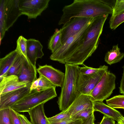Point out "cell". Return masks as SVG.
I'll list each match as a JSON object with an SVG mask.
<instances>
[{"label":"cell","mask_w":124,"mask_h":124,"mask_svg":"<svg viewBox=\"0 0 124 124\" xmlns=\"http://www.w3.org/2000/svg\"><path fill=\"white\" fill-rule=\"evenodd\" d=\"M58 23L63 25L75 17L93 18L112 13V8L104 0H74L71 4L65 6Z\"/></svg>","instance_id":"6da1fadb"},{"label":"cell","mask_w":124,"mask_h":124,"mask_svg":"<svg viewBox=\"0 0 124 124\" xmlns=\"http://www.w3.org/2000/svg\"><path fill=\"white\" fill-rule=\"evenodd\" d=\"M108 15H104L94 18L90 25L82 47L66 59L64 61L65 63L77 65H82L91 56L98 46L104 25Z\"/></svg>","instance_id":"7a4b0ae2"},{"label":"cell","mask_w":124,"mask_h":124,"mask_svg":"<svg viewBox=\"0 0 124 124\" xmlns=\"http://www.w3.org/2000/svg\"><path fill=\"white\" fill-rule=\"evenodd\" d=\"M65 77L57 101L60 110L62 111L67 108L81 94L78 91L76 86L79 67L65 63Z\"/></svg>","instance_id":"3957f363"},{"label":"cell","mask_w":124,"mask_h":124,"mask_svg":"<svg viewBox=\"0 0 124 124\" xmlns=\"http://www.w3.org/2000/svg\"><path fill=\"white\" fill-rule=\"evenodd\" d=\"M54 86L39 91L36 90L30 92L22 99L10 108L16 112H28L36 106L45 103L57 96Z\"/></svg>","instance_id":"277c9868"},{"label":"cell","mask_w":124,"mask_h":124,"mask_svg":"<svg viewBox=\"0 0 124 124\" xmlns=\"http://www.w3.org/2000/svg\"><path fill=\"white\" fill-rule=\"evenodd\" d=\"M90 24L69 38L61 47L52 53L50 59L65 63L64 61L66 59L79 50L82 47Z\"/></svg>","instance_id":"5b68a950"},{"label":"cell","mask_w":124,"mask_h":124,"mask_svg":"<svg viewBox=\"0 0 124 124\" xmlns=\"http://www.w3.org/2000/svg\"><path fill=\"white\" fill-rule=\"evenodd\" d=\"M116 77L108 70L103 74L90 93L93 102H103L111 95L116 88Z\"/></svg>","instance_id":"8992f818"},{"label":"cell","mask_w":124,"mask_h":124,"mask_svg":"<svg viewBox=\"0 0 124 124\" xmlns=\"http://www.w3.org/2000/svg\"><path fill=\"white\" fill-rule=\"evenodd\" d=\"M108 66L105 65L103 69L98 72L90 75H83L79 72L76 82L77 88L79 93L90 95L103 74L108 70Z\"/></svg>","instance_id":"52a82bcc"},{"label":"cell","mask_w":124,"mask_h":124,"mask_svg":"<svg viewBox=\"0 0 124 124\" xmlns=\"http://www.w3.org/2000/svg\"><path fill=\"white\" fill-rule=\"evenodd\" d=\"M94 18L75 17L63 25L61 29V41L64 44L68 39L91 24Z\"/></svg>","instance_id":"ba28073f"},{"label":"cell","mask_w":124,"mask_h":124,"mask_svg":"<svg viewBox=\"0 0 124 124\" xmlns=\"http://www.w3.org/2000/svg\"><path fill=\"white\" fill-rule=\"evenodd\" d=\"M50 0H19V6L22 15L28 19H35L48 7Z\"/></svg>","instance_id":"9c48e42d"},{"label":"cell","mask_w":124,"mask_h":124,"mask_svg":"<svg viewBox=\"0 0 124 124\" xmlns=\"http://www.w3.org/2000/svg\"><path fill=\"white\" fill-rule=\"evenodd\" d=\"M30 86L21 88L0 95V110L10 108L30 92Z\"/></svg>","instance_id":"30bf717a"},{"label":"cell","mask_w":124,"mask_h":124,"mask_svg":"<svg viewBox=\"0 0 124 124\" xmlns=\"http://www.w3.org/2000/svg\"><path fill=\"white\" fill-rule=\"evenodd\" d=\"M19 0H5L4 15L6 31L8 30L22 15L19 6Z\"/></svg>","instance_id":"8fae6325"},{"label":"cell","mask_w":124,"mask_h":124,"mask_svg":"<svg viewBox=\"0 0 124 124\" xmlns=\"http://www.w3.org/2000/svg\"><path fill=\"white\" fill-rule=\"evenodd\" d=\"M39 74L49 80L57 87H61L65 77V73L50 65H39L37 69Z\"/></svg>","instance_id":"7c38bea8"},{"label":"cell","mask_w":124,"mask_h":124,"mask_svg":"<svg viewBox=\"0 0 124 124\" xmlns=\"http://www.w3.org/2000/svg\"><path fill=\"white\" fill-rule=\"evenodd\" d=\"M31 85L28 82L20 81L16 76H6L0 78V95Z\"/></svg>","instance_id":"4fadbf2b"},{"label":"cell","mask_w":124,"mask_h":124,"mask_svg":"<svg viewBox=\"0 0 124 124\" xmlns=\"http://www.w3.org/2000/svg\"><path fill=\"white\" fill-rule=\"evenodd\" d=\"M93 108V102L89 95L80 94L75 99L66 111L71 117L85 109Z\"/></svg>","instance_id":"5bb4252c"},{"label":"cell","mask_w":124,"mask_h":124,"mask_svg":"<svg viewBox=\"0 0 124 124\" xmlns=\"http://www.w3.org/2000/svg\"><path fill=\"white\" fill-rule=\"evenodd\" d=\"M43 46L38 40L32 39H27L26 56L30 63L36 67V61L44 55L42 49Z\"/></svg>","instance_id":"9a60e30c"},{"label":"cell","mask_w":124,"mask_h":124,"mask_svg":"<svg viewBox=\"0 0 124 124\" xmlns=\"http://www.w3.org/2000/svg\"><path fill=\"white\" fill-rule=\"evenodd\" d=\"M37 72L36 67L24 57L21 71L17 77L20 81H27L31 85L37 79Z\"/></svg>","instance_id":"2e32d148"},{"label":"cell","mask_w":124,"mask_h":124,"mask_svg":"<svg viewBox=\"0 0 124 124\" xmlns=\"http://www.w3.org/2000/svg\"><path fill=\"white\" fill-rule=\"evenodd\" d=\"M93 108L94 111L99 112L105 116L117 121L120 117L123 116L118 111L105 104L103 102H93Z\"/></svg>","instance_id":"e0dca14e"},{"label":"cell","mask_w":124,"mask_h":124,"mask_svg":"<svg viewBox=\"0 0 124 124\" xmlns=\"http://www.w3.org/2000/svg\"><path fill=\"white\" fill-rule=\"evenodd\" d=\"M20 53L16 49L0 59V78L5 77L8 70Z\"/></svg>","instance_id":"ac0fdd59"},{"label":"cell","mask_w":124,"mask_h":124,"mask_svg":"<svg viewBox=\"0 0 124 124\" xmlns=\"http://www.w3.org/2000/svg\"><path fill=\"white\" fill-rule=\"evenodd\" d=\"M44 104H41L28 112L32 124H48L47 117L45 113Z\"/></svg>","instance_id":"d6986e66"},{"label":"cell","mask_w":124,"mask_h":124,"mask_svg":"<svg viewBox=\"0 0 124 124\" xmlns=\"http://www.w3.org/2000/svg\"><path fill=\"white\" fill-rule=\"evenodd\" d=\"M120 49L118 44L113 46L112 49L105 54V61L109 65L120 62L124 57V53L121 52Z\"/></svg>","instance_id":"ffe728a7"},{"label":"cell","mask_w":124,"mask_h":124,"mask_svg":"<svg viewBox=\"0 0 124 124\" xmlns=\"http://www.w3.org/2000/svg\"><path fill=\"white\" fill-rule=\"evenodd\" d=\"M62 45L61 28L60 29H56L50 39L48 44V48L53 53L61 47Z\"/></svg>","instance_id":"44dd1931"},{"label":"cell","mask_w":124,"mask_h":124,"mask_svg":"<svg viewBox=\"0 0 124 124\" xmlns=\"http://www.w3.org/2000/svg\"><path fill=\"white\" fill-rule=\"evenodd\" d=\"M24 58L23 56L20 54L8 70L6 76L11 75L18 76L21 71Z\"/></svg>","instance_id":"7402d4cb"},{"label":"cell","mask_w":124,"mask_h":124,"mask_svg":"<svg viewBox=\"0 0 124 124\" xmlns=\"http://www.w3.org/2000/svg\"><path fill=\"white\" fill-rule=\"evenodd\" d=\"M107 104L113 108L124 109V95H119L106 100Z\"/></svg>","instance_id":"603a6c76"},{"label":"cell","mask_w":124,"mask_h":124,"mask_svg":"<svg viewBox=\"0 0 124 124\" xmlns=\"http://www.w3.org/2000/svg\"><path fill=\"white\" fill-rule=\"evenodd\" d=\"M5 0L0 1V41L4 37L6 32V23L4 15Z\"/></svg>","instance_id":"cb8c5ba5"},{"label":"cell","mask_w":124,"mask_h":124,"mask_svg":"<svg viewBox=\"0 0 124 124\" xmlns=\"http://www.w3.org/2000/svg\"><path fill=\"white\" fill-rule=\"evenodd\" d=\"M124 22V10L116 15L111 17L109 21V27L112 29H115L121 24Z\"/></svg>","instance_id":"d4e9b609"},{"label":"cell","mask_w":124,"mask_h":124,"mask_svg":"<svg viewBox=\"0 0 124 124\" xmlns=\"http://www.w3.org/2000/svg\"><path fill=\"white\" fill-rule=\"evenodd\" d=\"M93 108H89L85 109L79 112L71 117L75 120L81 119L83 122L88 119L94 113Z\"/></svg>","instance_id":"484cf974"},{"label":"cell","mask_w":124,"mask_h":124,"mask_svg":"<svg viewBox=\"0 0 124 124\" xmlns=\"http://www.w3.org/2000/svg\"><path fill=\"white\" fill-rule=\"evenodd\" d=\"M27 40L22 36H20L17 41V46L16 49L25 59L29 61L26 56Z\"/></svg>","instance_id":"4316f807"},{"label":"cell","mask_w":124,"mask_h":124,"mask_svg":"<svg viewBox=\"0 0 124 124\" xmlns=\"http://www.w3.org/2000/svg\"><path fill=\"white\" fill-rule=\"evenodd\" d=\"M0 124H12L10 108L0 110Z\"/></svg>","instance_id":"83f0119b"},{"label":"cell","mask_w":124,"mask_h":124,"mask_svg":"<svg viewBox=\"0 0 124 124\" xmlns=\"http://www.w3.org/2000/svg\"><path fill=\"white\" fill-rule=\"evenodd\" d=\"M71 118L70 115L65 110L60 113L52 117L47 118L48 122L51 123H56Z\"/></svg>","instance_id":"f1b7e54d"},{"label":"cell","mask_w":124,"mask_h":124,"mask_svg":"<svg viewBox=\"0 0 124 124\" xmlns=\"http://www.w3.org/2000/svg\"><path fill=\"white\" fill-rule=\"evenodd\" d=\"M38 86L36 90L39 91L55 86L46 78L39 74Z\"/></svg>","instance_id":"f546056e"},{"label":"cell","mask_w":124,"mask_h":124,"mask_svg":"<svg viewBox=\"0 0 124 124\" xmlns=\"http://www.w3.org/2000/svg\"><path fill=\"white\" fill-rule=\"evenodd\" d=\"M105 65L100 66L98 68H94L85 66L83 67H79V72L85 75H90L95 73L103 69Z\"/></svg>","instance_id":"4dcf8cb0"},{"label":"cell","mask_w":124,"mask_h":124,"mask_svg":"<svg viewBox=\"0 0 124 124\" xmlns=\"http://www.w3.org/2000/svg\"><path fill=\"white\" fill-rule=\"evenodd\" d=\"M112 8L111 17H113L124 10V0H116Z\"/></svg>","instance_id":"1f68e13d"},{"label":"cell","mask_w":124,"mask_h":124,"mask_svg":"<svg viewBox=\"0 0 124 124\" xmlns=\"http://www.w3.org/2000/svg\"><path fill=\"white\" fill-rule=\"evenodd\" d=\"M12 124H22L17 115V112L10 108Z\"/></svg>","instance_id":"d6a6232c"},{"label":"cell","mask_w":124,"mask_h":124,"mask_svg":"<svg viewBox=\"0 0 124 124\" xmlns=\"http://www.w3.org/2000/svg\"><path fill=\"white\" fill-rule=\"evenodd\" d=\"M100 124H115L113 119L104 116Z\"/></svg>","instance_id":"836d02e7"},{"label":"cell","mask_w":124,"mask_h":124,"mask_svg":"<svg viewBox=\"0 0 124 124\" xmlns=\"http://www.w3.org/2000/svg\"><path fill=\"white\" fill-rule=\"evenodd\" d=\"M17 115L22 124H32L24 115L17 112Z\"/></svg>","instance_id":"e575fe53"},{"label":"cell","mask_w":124,"mask_h":124,"mask_svg":"<svg viewBox=\"0 0 124 124\" xmlns=\"http://www.w3.org/2000/svg\"><path fill=\"white\" fill-rule=\"evenodd\" d=\"M123 72L120 81V86L119 87V92L120 93L124 95V65L123 67Z\"/></svg>","instance_id":"d590c367"},{"label":"cell","mask_w":124,"mask_h":124,"mask_svg":"<svg viewBox=\"0 0 124 124\" xmlns=\"http://www.w3.org/2000/svg\"><path fill=\"white\" fill-rule=\"evenodd\" d=\"M74 120L70 118L57 122L51 123L48 121V124H67Z\"/></svg>","instance_id":"8d00e7d4"},{"label":"cell","mask_w":124,"mask_h":124,"mask_svg":"<svg viewBox=\"0 0 124 124\" xmlns=\"http://www.w3.org/2000/svg\"><path fill=\"white\" fill-rule=\"evenodd\" d=\"M95 117L94 113L86 120L82 122L81 124H95Z\"/></svg>","instance_id":"74e56055"},{"label":"cell","mask_w":124,"mask_h":124,"mask_svg":"<svg viewBox=\"0 0 124 124\" xmlns=\"http://www.w3.org/2000/svg\"><path fill=\"white\" fill-rule=\"evenodd\" d=\"M39 81L38 78L32 83L30 88V91L37 90L38 86Z\"/></svg>","instance_id":"f35d334b"},{"label":"cell","mask_w":124,"mask_h":124,"mask_svg":"<svg viewBox=\"0 0 124 124\" xmlns=\"http://www.w3.org/2000/svg\"><path fill=\"white\" fill-rule=\"evenodd\" d=\"M82 122L81 119H78L73 120L67 124H81Z\"/></svg>","instance_id":"ab89813d"},{"label":"cell","mask_w":124,"mask_h":124,"mask_svg":"<svg viewBox=\"0 0 124 124\" xmlns=\"http://www.w3.org/2000/svg\"><path fill=\"white\" fill-rule=\"evenodd\" d=\"M117 122L118 124H124V117L123 116L120 117Z\"/></svg>","instance_id":"60d3db41"},{"label":"cell","mask_w":124,"mask_h":124,"mask_svg":"<svg viewBox=\"0 0 124 124\" xmlns=\"http://www.w3.org/2000/svg\"><path fill=\"white\" fill-rule=\"evenodd\" d=\"M118 124L117 123V124Z\"/></svg>","instance_id":"b9f144b4"},{"label":"cell","mask_w":124,"mask_h":124,"mask_svg":"<svg viewBox=\"0 0 124 124\" xmlns=\"http://www.w3.org/2000/svg\"></svg>","instance_id":"7bdbcfd3"}]
</instances>
